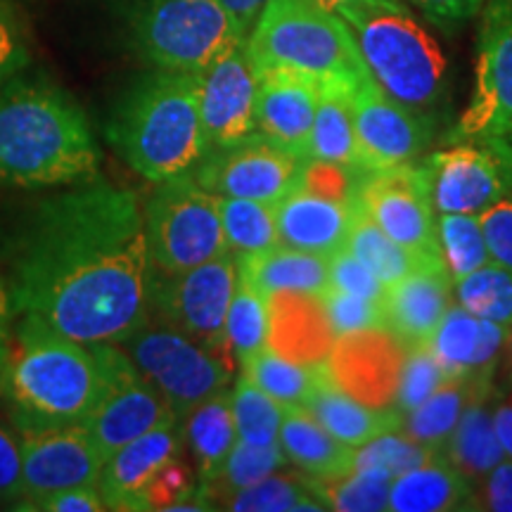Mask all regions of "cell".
Masks as SVG:
<instances>
[{
    "label": "cell",
    "instance_id": "cell-1",
    "mask_svg": "<svg viewBox=\"0 0 512 512\" xmlns=\"http://www.w3.org/2000/svg\"><path fill=\"white\" fill-rule=\"evenodd\" d=\"M12 311L79 342H121L150 320L155 278L133 190L79 183L41 200L10 242Z\"/></svg>",
    "mask_w": 512,
    "mask_h": 512
},
{
    "label": "cell",
    "instance_id": "cell-2",
    "mask_svg": "<svg viewBox=\"0 0 512 512\" xmlns=\"http://www.w3.org/2000/svg\"><path fill=\"white\" fill-rule=\"evenodd\" d=\"M100 162L86 114L60 86L19 74L0 91V188L88 183Z\"/></svg>",
    "mask_w": 512,
    "mask_h": 512
},
{
    "label": "cell",
    "instance_id": "cell-3",
    "mask_svg": "<svg viewBox=\"0 0 512 512\" xmlns=\"http://www.w3.org/2000/svg\"><path fill=\"white\" fill-rule=\"evenodd\" d=\"M93 344L64 335L34 313L0 337V403L17 434L76 425L100 394Z\"/></svg>",
    "mask_w": 512,
    "mask_h": 512
},
{
    "label": "cell",
    "instance_id": "cell-4",
    "mask_svg": "<svg viewBox=\"0 0 512 512\" xmlns=\"http://www.w3.org/2000/svg\"><path fill=\"white\" fill-rule=\"evenodd\" d=\"M107 143L145 181L192 171L207 155L200 112V74L152 69L114 102Z\"/></svg>",
    "mask_w": 512,
    "mask_h": 512
},
{
    "label": "cell",
    "instance_id": "cell-5",
    "mask_svg": "<svg viewBox=\"0 0 512 512\" xmlns=\"http://www.w3.org/2000/svg\"><path fill=\"white\" fill-rule=\"evenodd\" d=\"M256 74L287 72L323 88L354 91L370 76L351 29L318 0H268L247 34Z\"/></svg>",
    "mask_w": 512,
    "mask_h": 512
},
{
    "label": "cell",
    "instance_id": "cell-6",
    "mask_svg": "<svg viewBox=\"0 0 512 512\" xmlns=\"http://www.w3.org/2000/svg\"><path fill=\"white\" fill-rule=\"evenodd\" d=\"M354 34L370 76L408 110L432 119L446 98V57L403 3L337 10Z\"/></svg>",
    "mask_w": 512,
    "mask_h": 512
},
{
    "label": "cell",
    "instance_id": "cell-7",
    "mask_svg": "<svg viewBox=\"0 0 512 512\" xmlns=\"http://www.w3.org/2000/svg\"><path fill=\"white\" fill-rule=\"evenodd\" d=\"M133 48L155 69L200 74L245 31L221 0H133Z\"/></svg>",
    "mask_w": 512,
    "mask_h": 512
},
{
    "label": "cell",
    "instance_id": "cell-8",
    "mask_svg": "<svg viewBox=\"0 0 512 512\" xmlns=\"http://www.w3.org/2000/svg\"><path fill=\"white\" fill-rule=\"evenodd\" d=\"M143 214L155 273L188 271L228 252L219 197L202 188L192 171L155 183Z\"/></svg>",
    "mask_w": 512,
    "mask_h": 512
},
{
    "label": "cell",
    "instance_id": "cell-9",
    "mask_svg": "<svg viewBox=\"0 0 512 512\" xmlns=\"http://www.w3.org/2000/svg\"><path fill=\"white\" fill-rule=\"evenodd\" d=\"M117 344L131 356L140 375L162 394L178 420L204 399L228 389L233 370L223 354L202 347L171 325H150L147 320Z\"/></svg>",
    "mask_w": 512,
    "mask_h": 512
},
{
    "label": "cell",
    "instance_id": "cell-10",
    "mask_svg": "<svg viewBox=\"0 0 512 512\" xmlns=\"http://www.w3.org/2000/svg\"><path fill=\"white\" fill-rule=\"evenodd\" d=\"M238 285V256L223 252L181 273H155L150 313L157 323L181 330L202 347L223 354L226 318Z\"/></svg>",
    "mask_w": 512,
    "mask_h": 512
},
{
    "label": "cell",
    "instance_id": "cell-11",
    "mask_svg": "<svg viewBox=\"0 0 512 512\" xmlns=\"http://www.w3.org/2000/svg\"><path fill=\"white\" fill-rule=\"evenodd\" d=\"M422 162L437 214H482L512 195V136L451 140Z\"/></svg>",
    "mask_w": 512,
    "mask_h": 512
},
{
    "label": "cell",
    "instance_id": "cell-12",
    "mask_svg": "<svg viewBox=\"0 0 512 512\" xmlns=\"http://www.w3.org/2000/svg\"><path fill=\"white\" fill-rule=\"evenodd\" d=\"M95 358L100 366V394L88 418L81 422L98 444L102 458H110L128 441L150 432L171 415V406L162 394L140 375L131 356L117 342H95ZM178 418V415H176Z\"/></svg>",
    "mask_w": 512,
    "mask_h": 512
},
{
    "label": "cell",
    "instance_id": "cell-13",
    "mask_svg": "<svg viewBox=\"0 0 512 512\" xmlns=\"http://www.w3.org/2000/svg\"><path fill=\"white\" fill-rule=\"evenodd\" d=\"M358 204L389 238L418 256L422 264H446L425 166L401 164L368 171Z\"/></svg>",
    "mask_w": 512,
    "mask_h": 512
},
{
    "label": "cell",
    "instance_id": "cell-14",
    "mask_svg": "<svg viewBox=\"0 0 512 512\" xmlns=\"http://www.w3.org/2000/svg\"><path fill=\"white\" fill-rule=\"evenodd\" d=\"M304 162L261 133H252L238 143L209 147L192 176L216 197L275 204L297 185Z\"/></svg>",
    "mask_w": 512,
    "mask_h": 512
},
{
    "label": "cell",
    "instance_id": "cell-15",
    "mask_svg": "<svg viewBox=\"0 0 512 512\" xmlns=\"http://www.w3.org/2000/svg\"><path fill=\"white\" fill-rule=\"evenodd\" d=\"M475 91L453 140L512 136V0H484Z\"/></svg>",
    "mask_w": 512,
    "mask_h": 512
},
{
    "label": "cell",
    "instance_id": "cell-16",
    "mask_svg": "<svg viewBox=\"0 0 512 512\" xmlns=\"http://www.w3.org/2000/svg\"><path fill=\"white\" fill-rule=\"evenodd\" d=\"M351 117L368 171L413 164L432 143V119L396 102L373 76L351 91Z\"/></svg>",
    "mask_w": 512,
    "mask_h": 512
},
{
    "label": "cell",
    "instance_id": "cell-17",
    "mask_svg": "<svg viewBox=\"0 0 512 512\" xmlns=\"http://www.w3.org/2000/svg\"><path fill=\"white\" fill-rule=\"evenodd\" d=\"M19 439H22V503H31L29 510H34L43 498L69 486L100 482L105 458L81 422L19 434Z\"/></svg>",
    "mask_w": 512,
    "mask_h": 512
},
{
    "label": "cell",
    "instance_id": "cell-18",
    "mask_svg": "<svg viewBox=\"0 0 512 512\" xmlns=\"http://www.w3.org/2000/svg\"><path fill=\"white\" fill-rule=\"evenodd\" d=\"M256 74L245 41L235 43L200 72V112L209 147H223L256 133Z\"/></svg>",
    "mask_w": 512,
    "mask_h": 512
},
{
    "label": "cell",
    "instance_id": "cell-19",
    "mask_svg": "<svg viewBox=\"0 0 512 512\" xmlns=\"http://www.w3.org/2000/svg\"><path fill=\"white\" fill-rule=\"evenodd\" d=\"M181 446L183 425L171 415L112 453L98 482L107 510H147V486L164 465L178 458Z\"/></svg>",
    "mask_w": 512,
    "mask_h": 512
},
{
    "label": "cell",
    "instance_id": "cell-20",
    "mask_svg": "<svg viewBox=\"0 0 512 512\" xmlns=\"http://www.w3.org/2000/svg\"><path fill=\"white\" fill-rule=\"evenodd\" d=\"M453 297V278L446 264H422L389 285L384 294L387 332L403 347L427 344Z\"/></svg>",
    "mask_w": 512,
    "mask_h": 512
},
{
    "label": "cell",
    "instance_id": "cell-21",
    "mask_svg": "<svg viewBox=\"0 0 512 512\" xmlns=\"http://www.w3.org/2000/svg\"><path fill=\"white\" fill-rule=\"evenodd\" d=\"M320 88L287 72L259 74L256 91V133L285 147L299 159H309V138L316 119Z\"/></svg>",
    "mask_w": 512,
    "mask_h": 512
},
{
    "label": "cell",
    "instance_id": "cell-22",
    "mask_svg": "<svg viewBox=\"0 0 512 512\" xmlns=\"http://www.w3.org/2000/svg\"><path fill=\"white\" fill-rule=\"evenodd\" d=\"M508 337L510 330L503 325L479 318L460 304H451L427 344L446 377L494 380L498 356L508 344Z\"/></svg>",
    "mask_w": 512,
    "mask_h": 512
},
{
    "label": "cell",
    "instance_id": "cell-23",
    "mask_svg": "<svg viewBox=\"0 0 512 512\" xmlns=\"http://www.w3.org/2000/svg\"><path fill=\"white\" fill-rule=\"evenodd\" d=\"M356 211L358 202L332 200L294 185L285 197L275 202L278 238L283 245L332 256L347 247Z\"/></svg>",
    "mask_w": 512,
    "mask_h": 512
},
{
    "label": "cell",
    "instance_id": "cell-24",
    "mask_svg": "<svg viewBox=\"0 0 512 512\" xmlns=\"http://www.w3.org/2000/svg\"><path fill=\"white\" fill-rule=\"evenodd\" d=\"M238 271L266 299H318L330 287V256L278 245L264 252L238 256Z\"/></svg>",
    "mask_w": 512,
    "mask_h": 512
},
{
    "label": "cell",
    "instance_id": "cell-25",
    "mask_svg": "<svg viewBox=\"0 0 512 512\" xmlns=\"http://www.w3.org/2000/svg\"><path fill=\"white\" fill-rule=\"evenodd\" d=\"M304 408L332 437L344 441L351 448L368 444V441H373L384 432L401 430L403 425V418L392 406H368V403L344 392L335 375H332V370H328V375L320 380L316 392L311 394Z\"/></svg>",
    "mask_w": 512,
    "mask_h": 512
},
{
    "label": "cell",
    "instance_id": "cell-26",
    "mask_svg": "<svg viewBox=\"0 0 512 512\" xmlns=\"http://www.w3.org/2000/svg\"><path fill=\"white\" fill-rule=\"evenodd\" d=\"M475 484L456 470L444 453L403 472L392 482L389 510L392 512H453L472 510Z\"/></svg>",
    "mask_w": 512,
    "mask_h": 512
},
{
    "label": "cell",
    "instance_id": "cell-27",
    "mask_svg": "<svg viewBox=\"0 0 512 512\" xmlns=\"http://www.w3.org/2000/svg\"><path fill=\"white\" fill-rule=\"evenodd\" d=\"M278 444L283 448L287 463L313 479L328 482L354 470L356 448L332 437L304 406L285 408Z\"/></svg>",
    "mask_w": 512,
    "mask_h": 512
},
{
    "label": "cell",
    "instance_id": "cell-28",
    "mask_svg": "<svg viewBox=\"0 0 512 512\" xmlns=\"http://www.w3.org/2000/svg\"><path fill=\"white\" fill-rule=\"evenodd\" d=\"M183 441L190 448L197 479L202 486L219 479L223 465L238 444V427L233 418V399L230 389H221L181 420Z\"/></svg>",
    "mask_w": 512,
    "mask_h": 512
},
{
    "label": "cell",
    "instance_id": "cell-29",
    "mask_svg": "<svg viewBox=\"0 0 512 512\" xmlns=\"http://www.w3.org/2000/svg\"><path fill=\"white\" fill-rule=\"evenodd\" d=\"M494 394V380H477V377H446L444 384L430 399L403 418L401 430L413 437L418 444L427 446L434 453H444V446L460 415L472 401Z\"/></svg>",
    "mask_w": 512,
    "mask_h": 512
},
{
    "label": "cell",
    "instance_id": "cell-30",
    "mask_svg": "<svg viewBox=\"0 0 512 512\" xmlns=\"http://www.w3.org/2000/svg\"><path fill=\"white\" fill-rule=\"evenodd\" d=\"M494 408L491 396L472 401L444 446V458L475 486L508 458L494 427Z\"/></svg>",
    "mask_w": 512,
    "mask_h": 512
},
{
    "label": "cell",
    "instance_id": "cell-31",
    "mask_svg": "<svg viewBox=\"0 0 512 512\" xmlns=\"http://www.w3.org/2000/svg\"><path fill=\"white\" fill-rule=\"evenodd\" d=\"M240 368L242 375H247L256 387L264 389L283 406H306V401L330 370L325 361H299V358L285 356L271 344L256 351Z\"/></svg>",
    "mask_w": 512,
    "mask_h": 512
},
{
    "label": "cell",
    "instance_id": "cell-32",
    "mask_svg": "<svg viewBox=\"0 0 512 512\" xmlns=\"http://www.w3.org/2000/svg\"><path fill=\"white\" fill-rule=\"evenodd\" d=\"M309 159L366 169L361 164L354 117H351V91L344 88L320 91L309 138Z\"/></svg>",
    "mask_w": 512,
    "mask_h": 512
},
{
    "label": "cell",
    "instance_id": "cell-33",
    "mask_svg": "<svg viewBox=\"0 0 512 512\" xmlns=\"http://www.w3.org/2000/svg\"><path fill=\"white\" fill-rule=\"evenodd\" d=\"M221 508L238 512H320L325 508L318 496L316 479L309 475H285L283 470L261 479L247 489L221 498Z\"/></svg>",
    "mask_w": 512,
    "mask_h": 512
},
{
    "label": "cell",
    "instance_id": "cell-34",
    "mask_svg": "<svg viewBox=\"0 0 512 512\" xmlns=\"http://www.w3.org/2000/svg\"><path fill=\"white\" fill-rule=\"evenodd\" d=\"M273 304L238 271L233 302L226 318V349L242 366L247 358L261 351L271 339Z\"/></svg>",
    "mask_w": 512,
    "mask_h": 512
},
{
    "label": "cell",
    "instance_id": "cell-35",
    "mask_svg": "<svg viewBox=\"0 0 512 512\" xmlns=\"http://www.w3.org/2000/svg\"><path fill=\"white\" fill-rule=\"evenodd\" d=\"M219 214L223 238L235 256L264 252L280 242L275 204L271 202L219 197Z\"/></svg>",
    "mask_w": 512,
    "mask_h": 512
},
{
    "label": "cell",
    "instance_id": "cell-36",
    "mask_svg": "<svg viewBox=\"0 0 512 512\" xmlns=\"http://www.w3.org/2000/svg\"><path fill=\"white\" fill-rule=\"evenodd\" d=\"M347 249H351L387 287L399 283L401 278H406L408 273L422 266L418 256L389 238L361 209V204H358L354 226L349 230Z\"/></svg>",
    "mask_w": 512,
    "mask_h": 512
},
{
    "label": "cell",
    "instance_id": "cell-37",
    "mask_svg": "<svg viewBox=\"0 0 512 512\" xmlns=\"http://www.w3.org/2000/svg\"><path fill=\"white\" fill-rule=\"evenodd\" d=\"M453 294L463 309L512 330V268L489 261L456 280Z\"/></svg>",
    "mask_w": 512,
    "mask_h": 512
},
{
    "label": "cell",
    "instance_id": "cell-38",
    "mask_svg": "<svg viewBox=\"0 0 512 512\" xmlns=\"http://www.w3.org/2000/svg\"><path fill=\"white\" fill-rule=\"evenodd\" d=\"M233 399V418L238 427V439L247 444H278L280 425H283L285 408L283 403L259 389L247 375L238 377L235 387L230 389Z\"/></svg>",
    "mask_w": 512,
    "mask_h": 512
},
{
    "label": "cell",
    "instance_id": "cell-39",
    "mask_svg": "<svg viewBox=\"0 0 512 512\" xmlns=\"http://www.w3.org/2000/svg\"><path fill=\"white\" fill-rule=\"evenodd\" d=\"M437 238L453 283L491 261L477 214H439Z\"/></svg>",
    "mask_w": 512,
    "mask_h": 512
},
{
    "label": "cell",
    "instance_id": "cell-40",
    "mask_svg": "<svg viewBox=\"0 0 512 512\" xmlns=\"http://www.w3.org/2000/svg\"><path fill=\"white\" fill-rule=\"evenodd\" d=\"M287 465V458L280 444H247L240 441L233 446L230 456L223 465L219 479L214 484H209V494L214 498V503H219L221 498H226L235 491L247 489L261 479L271 477L273 472L283 470Z\"/></svg>",
    "mask_w": 512,
    "mask_h": 512
},
{
    "label": "cell",
    "instance_id": "cell-41",
    "mask_svg": "<svg viewBox=\"0 0 512 512\" xmlns=\"http://www.w3.org/2000/svg\"><path fill=\"white\" fill-rule=\"evenodd\" d=\"M392 477L377 470H351L339 479H316L318 496L325 508L337 512H380L389 510Z\"/></svg>",
    "mask_w": 512,
    "mask_h": 512
},
{
    "label": "cell",
    "instance_id": "cell-42",
    "mask_svg": "<svg viewBox=\"0 0 512 512\" xmlns=\"http://www.w3.org/2000/svg\"><path fill=\"white\" fill-rule=\"evenodd\" d=\"M318 309L323 313L328 330L339 339L361 337L366 332H387L384 302H373V299L328 287L318 297Z\"/></svg>",
    "mask_w": 512,
    "mask_h": 512
},
{
    "label": "cell",
    "instance_id": "cell-43",
    "mask_svg": "<svg viewBox=\"0 0 512 512\" xmlns=\"http://www.w3.org/2000/svg\"><path fill=\"white\" fill-rule=\"evenodd\" d=\"M446 373L434 358L430 344H415L406 347V356L396 375L392 408L401 418L411 415L415 408H420L437 389L444 384Z\"/></svg>",
    "mask_w": 512,
    "mask_h": 512
},
{
    "label": "cell",
    "instance_id": "cell-44",
    "mask_svg": "<svg viewBox=\"0 0 512 512\" xmlns=\"http://www.w3.org/2000/svg\"><path fill=\"white\" fill-rule=\"evenodd\" d=\"M437 453L422 446L403 430L384 432L354 453V470H377L387 477H401L403 472L427 463Z\"/></svg>",
    "mask_w": 512,
    "mask_h": 512
},
{
    "label": "cell",
    "instance_id": "cell-45",
    "mask_svg": "<svg viewBox=\"0 0 512 512\" xmlns=\"http://www.w3.org/2000/svg\"><path fill=\"white\" fill-rule=\"evenodd\" d=\"M29 43L17 10L10 0H0V91L29 67Z\"/></svg>",
    "mask_w": 512,
    "mask_h": 512
},
{
    "label": "cell",
    "instance_id": "cell-46",
    "mask_svg": "<svg viewBox=\"0 0 512 512\" xmlns=\"http://www.w3.org/2000/svg\"><path fill=\"white\" fill-rule=\"evenodd\" d=\"M330 287L373 302H384L387 294V285L347 247L330 256Z\"/></svg>",
    "mask_w": 512,
    "mask_h": 512
},
{
    "label": "cell",
    "instance_id": "cell-47",
    "mask_svg": "<svg viewBox=\"0 0 512 512\" xmlns=\"http://www.w3.org/2000/svg\"><path fill=\"white\" fill-rule=\"evenodd\" d=\"M491 261L512 268V195L479 214Z\"/></svg>",
    "mask_w": 512,
    "mask_h": 512
},
{
    "label": "cell",
    "instance_id": "cell-48",
    "mask_svg": "<svg viewBox=\"0 0 512 512\" xmlns=\"http://www.w3.org/2000/svg\"><path fill=\"white\" fill-rule=\"evenodd\" d=\"M24 501L22 484V439L0 422V503Z\"/></svg>",
    "mask_w": 512,
    "mask_h": 512
},
{
    "label": "cell",
    "instance_id": "cell-49",
    "mask_svg": "<svg viewBox=\"0 0 512 512\" xmlns=\"http://www.w3.org/2000/svg\"><path fill=\"white\" fill-rule=\"evenodd\" d=\"M195 486L197 484H192L190 467L174 458L157 472V477L147 486V510H169Z\"/></svg>",
    "mask_w": 512,
    "mask_h": 512
},
{
    "label": "cell",
    "instance_id": "cell-50",
    "mask_svg": "<svg viewBox=\"0 0 512 512\" xmlns=\"http://www.w3.org/2000/svg\"><path fill=\"white\" fill-rule=\"evenodd\" d=\"M472 510L512 512V458H505L475 486Z\"/></svg>",
    "mask_w": 512,
    "mask_h": 512
},
{
    "label": "cell",
    "instance_id": "cell-51",
    "mask_svg": "<svg viewBox=\"0 0 512 512\" xmlns=\"http://www.w3.org/2000/svg\"><path fill=\"white\" fill-rule=\"evenodd\" d=\"M34 510L43 512H102L107 510L105 501H102L100 486L98 484H83V486H69V489L57 491V494L43 498Z\"/></svg>",
    "mask_w": 512,
    "mask_h": 512
},
{
    "label": "cell",
    "instance_id": "cell-52",
    "mask_svg": "<svg viewBox=\"0 0 512 512\" xmlns=\"http://www.w3.org/2000/svg\"><path fill=\"white\" fill-rule=\"evenodd\" d=\"M411 3L434 24H460L475 17L482 10L484 0H411Z\"/></svg>",
    "mask_w": 512,
    "mask_h": 512
},
{
    "label": "cell",
    "instance_id": "cell-53",
    "mask_svg": "<svg viewBox=\"0 0 512 512\" xmlns=\"http://www.w3.org/2000/svg\"><path fill=\"white\" fill-rule=\"evenodd\" d=\"M223 5H226L230 15L235 17V22L240 24V29L245 31V36L252 31L254 22L259 19L261 10L266 8L268 0H221Z\"/></svg>",
    "mask_w": 512,
    "mask_h": 512
},
{
    "label": "cell",
    "instance_id": "cell-54",
    "mask_svg": "<svg viewBox=\"0 0 512 512\" xmlns=\"http://www.w3.org/2000/svg\"><path fill=\"white\" fill-rule=\"evenodd\" d=\"M494 427L505 456L512 458V399L494 408Z\"/></svg>",
    "mask_w": 512,
    "mask_h": 512
},
{
    "label": "cell",
    "instance_id": "cell-55",
    "mask_svg": "<svg viewBox=\"0 0 512 512\" xmlns=\"http://www.w3.org/2000/svg\"><path fill=\"white\" fill-rule=\"evenodd\" d=\"M320 5L337 12L342 8H349V5H368V3H401V0H318Z\"/></svg>",
    "mask_w": 512,
    "mask_h": 512
},
{
    "label": "cell",
    "instance_id": "cell-56",
    "mask_svg": "<svg viewBox=\"0 0 512 512\" xmlns=\"http://www.w3.org/2000/svg\"><path fill=\"white\" fill-rule=\"evenodd\" d=\"M10 313H12L10 292H8V287H5L3 280H0V328H3V325H8Z\"/></svg>",
    "mask_w": 512,
    "mask_h": 512
},
{
    "label": "cell",
    "instance_id": "cell-57",
    "mask_svg": "<svg viewBox=\"0 0 512 512\" xmlns=\"http://www.w3.org/2000/svg\"><path fill=\"white\" fill-rule=\"evenodd\" d=\"M508 342H510V354H512V330H510V337H508Z\"/></svg>",
    "mask_w": 512,
    "mask_h": 512
},
{
    "label": "cell",
    "instance_id": "cell-58",
    "mask_svg": "<svg viewBox=\"0 0 512 512\" xmlns=\"http://www.w3.org/2000/svg\"><path fill=\"white\" fill-rule=\"evenodd\" d=\"M0 505H3V503H0Z\"/></svg>",
    "mask_w": 512,
    "mask_h": 512
}]
</instances>
